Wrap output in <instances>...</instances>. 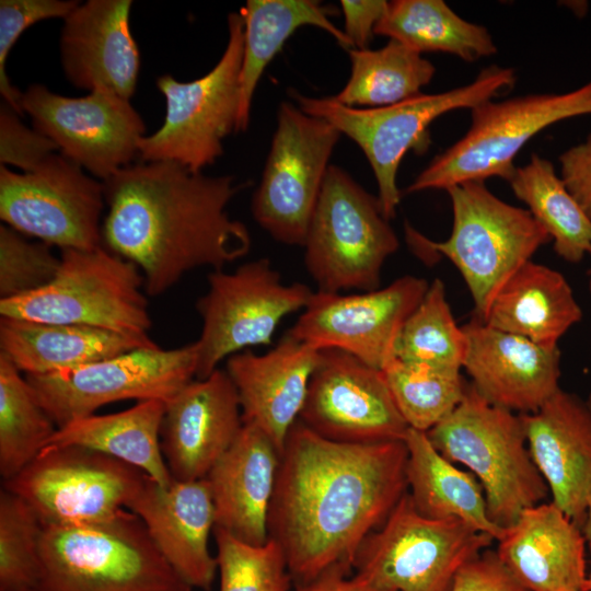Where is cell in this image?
Segmentation results:
<instances>
[{"instance_id":"cell-23","label":"cell","mask_w":591,"mask_h":591,"mask_svg":"<svg viewBox=\"0 0 591 591\" xmlns=\"http://www.w3.org/2000/svg\"><path fill=\"white\" fill-rule=\"evenodd\" d=\"M127 509L141 519L160 553L192 588L211 589L218 563L209 551L215 509L207 478L164 487L148 476Z\"/></svg>"},{"instance_id":"cell-1","label":"cell","mask_w":591,"mask_h":591,"mask_svg":"<svg viewBox=\"0 0 591 591\" xmlns=\"http://www.w3.org/2000/svg\"><path fill=\"white\" fill-rule=\"evenodd\" d=\"M406 465L404 441L336 442L294 422L280 455L268 534L297 584L352 568L364 538L407 493Z\"/></svg>"},{"instance_id":"cell-21","label":"cell","mask_w":591,"mask_h":591,"mask_svg":"<svg viewBox=\"0 0 591 591\" xmlns=\"http://www.w3.org/2000/svg\"><path fill=\"white\" fill-rule=\"evenodd\" d=\"M467 338L463 369L490 404L515 414L536 412L559 389L558 347L540 346L493 328L477 317L462 326Z\"/></svg>"},{"instance_id":"cell-5","label":"cell","mask_w":591,"mask_h":591,"mask_svg":"<svg viewBox=\"0 0 591 591\" xmlns=\"http://www.w3.org/2000/svg\"><path fill=\"white\" fill-rule=\"evenodd\" d=\"M449 194L453 223L450 236L434 242L406 225V237L417 255L445 256L461 273L480 321L505 282L551 236L523 208L495 196L482 181L453 185Z\"/></svg>"},{"instance_id":"cell-7","label":"cell","mask_w":591,"mask_h":591,"mask_svg":"<svg viewBox=\"0 0 591 591\" xmlns=\"http://www.w3.org/2000/svg\"><path fill=\"white\" fill-rule=\"evenodd\" d=\"M139 268L103 245L60 251L50 283L34 292L0 300V316L80 325L137 338H150L151 317Z\"/></svg>"},{"instance_id":"cell-52","label":"cell","mask_w":591,"mask_h":591,"mask_svg":"<svg viewBox=\"0 0 591 591\" xmlns=\"http://www.w3.org/2000/svg\"><path fill=\"white\" fill-rule=\"evenodd\" d=\"M24 591H38L37 589L24 590Z\"/></svg>"},{"instance_id":"cell-50","label":"cell","mask_w":591,"mask_h":591,"mask_svg":"<svg viewBox=\"0 0 591 591\" xmlns=\"http://www.w3.org/2000/svg\"><path fill=\"white\" fill-rule=\"evenodd\" d=\"M586 402H587L589 408L591 409V390L589 392V395H588V398L586 399Z\"/></svg>"},{"instance_id":"cell-49","label":"cell","mask_w":591,"mask_h":591,"mask_svg":"<svg viewBox=\"0 0 591 591\" xmlns=\"http://www.w3.org/2000/svg\"><path fill=\"white\" fill-rule=\"evenodd\" d=\"M582 591H591V568L589 572H587V577L582 587Z\"/></svg>"},{"instance_id":"cell-6","label":"cell","mask_w":591,"mask_h":591,"mask_svg":"<svg viewBox=\"0 0 591 591\" xmlns=\"http://www.w3.org/2000/svg\"><path fill=\"white\" fill-rule=\"evenodd\" d=\"M426 433L439 453L478 479L496 525L510 526L524 509L549 496L531 457L521 415L490 404L471 383L456 408Z\"/></svg>"},{"instance_id":"cell-15","label":"cell","mask_w":591,"mask_h":591,"mask_svg":"<svg viewBox=\"0 0 591 591\" xmlns=\"http://www.w3.org/2000/svg\"><path fill=\"white\" fill-rule=\"evenodd\" d=\"M148 475L136 466L78 445L44 449L3 488L19 495L44 525H82L120 513Z\"/></svg>"},{"instance_id":"cell-24","label":"cell","mask_w":591,"mask_h":591,"mask_svg":"<svg viewBox=\"0 0 591 591\" xmlns=\"http://www.w3.org/2000/svg\"><path fill=\"white\" fill-rule=\"evenodd\" d=\"M131 0H89L65 19L60 59L67 80L92 91L104 86L130 100L134 95L140 54L130 31Z\"/></svg>"},{"instance_id":"cell-48","label":"cell","mask_w":591,"mask_h":591,"mask_svg":"<svg viewBox=\"0 0 591 591\" xmlns=\"http://www.w3.org/2000/svg\"><path fill=\"white\" fill-rule=\"evenodd\" d=\"M586 546L591 554V496L589 498L588 507H587V513H586V520L583 522V525L581 528Z\"/></svg>"},{"instance_id":"cell-11","label":"cell","mask_w":591,"mask_h":591,"mask_svg":"<svg viewBox=\"0 0 591 591\" xmlns=\"http://www.w3.org/2000/svg\"><path fill=\"white\" fill-rule=\"evenodd\" d=\"M229 39L216 66L199 79L182 82L171 74L157 79L166 103L163 125L140 139L141 161H170L201 172L223 154V140L236 131L244 23L228 16Z\"/></svg>"},{"instance_id":"cell-40","label":"cell","mask_w":591,"mask_h":591,"mask_svg":"<svg viewBox=\"0 0 591 591\" xmlns=\"http://www.w3.org/2000/svg\"><path fill=\"white\" fill-rule=\"evenodd\" d=\"M220 591H289L292 577L280 545L269 538L264 545L243 543L213 528Z\"/></svg>"},{"instance_id":"cell-29","label":"cell","mask_w":591,"mask_h":591,"mask_svg":"<svg viewBox=\"0 0 591 591\" xmlns=\"http://www.w3.org/2000/svg\"><path fill=\"white\" fill-rule=\"evenodd\" d=\"M581 317L564 275L531 259L505 282L482 322L554 348Z\"/></svg>"},{"instance_id":"cell-37","label":"cell","mask_w":591,"mask_h":591,"mask_svg":"<svg viewBox=\"0 0 591 591\" xmlns=\"http://www.w3.org/2000/svg\"><path fill=\"white\" fill-rule=\"evenodd\" d=\"M382 372L409 428L427 432L461 403L467 383L461 370L394 358Z\"/></svg>"},{"instance_id":"cell-33","label":"cell","mask_w":591,"mask_h":591,"mask_svg":"<svg viewBox=\"0 0 591 591\" xmlns=\"http://www.w3.org/2000/svg\"><path fill=\"white\" fill-rule=\"evenodd\" d=\"M374 34L419 54L441 51L468 62L497 51L485 26L462 19L442 0L387 1Z\"/></svg>"},{"instance_id":"cell-26","label":"cell","mask_w":591,"mask_h":591,"mask_svg":"<svg viewBox=\"0 0 591 591\" xmlns=\"http://www.w3.org/2000/svg\"><path fill=\"white\" fill-rule=\"evenodd\" d=\"M280 453L255 424L243 422L232 445L207 475L215 528L250 545L269 540L268 512Z\"/></svg>"},{"instance_id":"cell-30","label":"cell","mask_w":591,"mask_h":591,"mask_svg":"<svg viewBox=\"0 0 591 591\" xmlns=\"http://www.w3.org/2000/svg\"><path fill=\"white\" fill-rule=\"evenodd\" d=\"M404 442L407 493L417 512L432 520H461L498 541L505 529L490 520L478 479L439 453L426 432L408 428Z\"/></svg>"},{"instance_id":"cell-35","label":"cell","mask_w":591,"mask_h":591,"mask_svg":"<svg viewBox=\"0 0 591 591\" xmlns=\"http://www.w3.org/2000/svg\"><path fill=\"white\" fill-rule=\"evenodd\" d=\"M348 53L349 80L333 97L351 107H383L417 96L436 72L421 54L393 39L379 49L350 48Z\"/></svg>"},{"instance_id":"cell-45","label":"cell","mask_w":591,"mask_h":591,"mask_svg":"<svg viewBox=\"0 0 591 591\" xmlns=\"http://www.w3.org/2000/svg\"><path fill=\"white\" fill-rule=\"evenodd\" d=\"M560 178L591 219V135L559 157Z\"/></svg>"},{"instance_id":"cell-39","label":"cell","mask_w":591,"mask_h":591,"mask_svg":"<svg viewBox=\"0 0 591 591\" xmlns=\"http://www.w3.org/2000/svg\"><path fill=\"white\" fill-rule=\"evenodd\" d=\"M44 524L31 505L0 490V591L37 589Z\"/></svg>"},{"instance_id":"cell-14","label":"cell","mask_w":591,"mask_h":591,"mask_svg":"<svg viewBox=\"0 0 591 591\" xmlns=\"http://www.w3.org/2000/svg\"><path fill=\"white\" fill-rule=\"evenodd\" d=\"M341 134L323 118L282 102L251 210L277 242L303 246Z\"/></svg>"},{"instance_id":"cell-13","label":"cell","mask_w":591,"mask_h":591,"mask_svg":"<svg viewBox=\"0 0 591 591\" xmlns=\"http://www.w3.org/2000/svg\"><path fill=\"white\" fill-rule=\"evenodd\" d=\"M196 343L139 348L81 367L24 374L36 399L58 428L125 399L169 401L196 376Z\"/></svg>"},{"instance_id":"cell-4","label":"cell","mask_w":591,"mask_h":591,"mask_svg":"<svg viewBox=\"0 0 591 591\" xmlns=\"http://www.w3.org/2000/svg\"><path fill=\"white\" fill-rule=\"evenodd\" d=\"M514 82L512 68L493 65L466 85L441 93H421L383 107L357 108L344 105L333 96L312 97L297 91H291L290 95L304 113L325 119L361 148L378 183L382 212L391 220L401 201L396 184L398 166L409 150L427 148L431 123L448 112L472 109L493 100Z\"/></svg>"},{"instance_id":"cell-28","label":"cell","mask_w":591,"mask_h":591,"mask_svg":"<svg viewBox=\"0 0 591 591\" xmlns=\"http://www.w3.org/2000/svg\"><path fill=\"white\" fill-rule=\"evenodd\" d=\"M155 346L151 338L95 327L0 317V354L24 374L72 369Z\"/></svg>"},{"instance_id":"cell-46","label":"cell","mask_w":591,"mask_h":591,"mask_svg":"<svg viewBox=\"0 0 591 591\" xmlns=\"http://www.w3.org/2000/svg\"><path fill=\"white\" fill-rule=\"evenodd\" d=\"M340 7L345 19L343 30L352 48L366 49L374 34L376 24L383 16L385 0H341Z\"/></svg>"},{"instance_id":"cell-44","label":"cell","mask_w":591,"mask_h":591,"mask_svg":"<svg viewBox=\"0 0 591 591\" xmlns=\"http://www.w3.org/2000/svg\"><path fill=\"white\" fill-rule=\"evenodd\" d=\"M450 591H528L501 561L486 548L456 572Z\"/></svg>"},{"instance_id":"cell-3","label":"cell","mask_w":591,"mask_h":591,"mask_svg":"<svg viewBox=\"0 0 591 591\" xmlns=\"http://www.w3.org/2000/svg\"><path fill=\"white\" fill-rule=\"evenodd\" d=\"M38 591H192L141 519L124 509L82 525H44Z\"/></svg>"},{"instance_id":"cell-12","label":"cell","mask_w":591,"mask_h":591,"mask_svg":"<svg viewBox=\"0 0 591 591\" xmlns=\"http://www.w3.org/2000/svg\"><path fill=\"white\" fill-rule=\"evenodd\" d=\"M208 289L196 301L202 326L197 346V379L209 376L218 364L237 352L270 345L283 317L303 311L313 290L283 283L268 258H257L234 271L213 270Z\"/></svg>"},{"instance_id":"cell-38","label":"cell","mask_w":591,"mask_h":591,"mask_svg":"<svg viewBox=\"0 0 591 591\" xmlns=\"http://www.w3.org/2000/svg\"><path fill=\"white\" fill-rule=\"evenodd\" d=\"M466 351L465 332L457 326L452 315L444 283L436 278L402 328L396 358L406 362L461 370Z\"/></svg>"},{"instance_id":"cell-51","label":"cell","mask_w":591,"mask_h":591,"mask_svg":"<svg viewBox=\"0 0 591 591\" xmlns=\"http://www.w3.org/2000/svg\"><path fill=\"white\" fill-rule=\"evenodd\" d=\"M589 290H590V292H591V279H590V281H589Z\"/></svg>"},{"instance_id":"cell-31","label":"cell","mask_w":591,"mask_h":591,"mask_svg":"<svg viewBox=\"0 0 591 591\" xmlns=\"http://www.w3.org/2000/svg\"><path fill=\"white\" fill-rule=\"evenodd\" d=\"M164 412L165 401L146 399L119 413L78 418L58 428L44 449L95 450L138 467L166 487L173 479L161 449Z\"/></svg>"},{"instance_id":"cell-19","label":"cell","mask_w":591,"mask_h":591,"mask_svg":"<svg viewBox=\"0 0 591 591\" xmlns=\"http://www.w3.org/2000/svg\"><path fill=\"white\" fill-rule=\"evenodd\" d=\"M299 420L344 443L404 441L408 425L382 370L339 349H321Z\"/></svg>"},{"instance_id":"cell-27","label":"cell","mask_w":591,"mask_h":591,"mask_svg":"<svg viewBox=\"0 0 591 591\" xmlns=\"http://www.w3.org/2000/svg\"><path fill=\"white\" fill-rule=\"evenodd\" d=\"M497 542L499 558L528 591H582L584 537L554 502L524 509Z\"/></svg>"},{"instance_id":"cell-32","label":"cell","mask_w":591,"mask_h":591,"mask_svg":"<svg viewBox=\"0 0 591 591\" xmlns=\"http://www.w3.org/2000/svg\"><path fill=\"white\" fill-rule=\"evenodd\" d=\"M333 13L331 8L314 0H248L241 8L244 42L235 132L244 131L248 126L253 95L265 68L299 27H320L347 50L352 48L344 31L332 23L329 16Z\"/></svg>"},{"instance_id":"cell-34","label":"cell","mask_w":591,"mask_h":591,"mask_svg":"<svg viewBox=\"0 0 591 591\" xmlns=\"http://www.w3.org/2000/svg\"><path fill=\"white\" fill-rule=\"evenodd\" d=\"M513 194L545 228L558 256L579 263L591 255V219L567 189L554 164L533 153L508 181Z\"/></svg>"},{"instance_id":"cell-16","label":"cell","mask_w":591,"mask_h":591,"mask_svg":"<svg viewBox=\"0 0 591 591\" xmlns=\"http://www.w3.org/2000/svg\"><path fill=\"white\" fill-rule=\"evenodd\" d=\"M104 183L61 153L30 172L0 165V218L21 234L61 250L102 245Z\"/></svg>"},{"instance_id":"cell-42","label":"cell","mask_w":591,"mask_h":591,"mask_svg":"<svg viewBox=\"0 0 591 591\" xmlns=\"http://www.w3.org/2000/svg\"><path fill=\"white\" fill-rule=\"evenodd\" d=\"M80 2L73 0H1L0 1V93L21 116L22 92L9 80L5 65L20 36L35 23L65 19Z\"/></svg>"},{"instance_id":"cell-2","label":"cell","mask_w":591,"mask_h":591,"mask_svg":"<svg viewBox=\"0 0 591 591\" xmlns=\"http://www.w3.org/2000/svg\"><path fill=\"white\" fill-rule=\"evenodd\" d=\"M103 183L102 245L139 268L149 297L196 268L222 270L250 252L246 225L227 211L248 182L138 160Z\"/></svg>"},{"instance_id":"cell-43","label":"cell","mask_w":591,"mask_h":591,"mask_svg":"<svg viewBox=\"0 0 591 591\" xmlns=\"http://www.w3.org/2000/svg\"><path fill=\"white\" fill-rule=\"evenodd\" d=\"M58 147L46 136L30 128L7 102L0 105V165L30 172L56 153Z\"/></svg>"},{"instance_id":"cell-18","label":"cell","mask_w":591,"mask_h":591,"mask_svg":"<svg viewBox=\"0 0 591 591\" xmlns=\"http://www.w3.org/2000/svg\"><path fill=\"white\" fill-rule=\"evenodd\" d=\"M428 287L426 279L406 275L359 293L314 291L286 334L318 349L343 350L382 370L396 358L402 328Z\"/></svg>"},{"instance_id":"cell-41","label":"cell","mask_w":591,"mask_h":591,"mask_svg":"<svg viewBox=\"0 0 591 591\" xmlns=\"http://www.w3.org/2000/svg\"><path fill=\"white\" fill-rule=\"evenodd\" d=\"M14 229L0 225V300L18 298L46 287L60 266L53 246L31 241Z\"/></svg>"},{"instance_id":"cell-47","label":"cell","mask_w":591,"mask_h":591,"mask_svg":"<svg viewBox=\"0 0 591 591\" xmlns=\"http://www.w3.org/2000/svg\"><path fill=\"white\" fill-rule=\"evenodd\" d=\"M344 567L332 568L318 577L297 584L294 591H387L378 589Z\"/></svg>"},{"instance_id":"cell-25","label":"cell","mask_w":591,"mask_h":591,"mask_svg":"<svg viewBox=\"0 0 591 591\" xmlns=\"http://www.w3.org/2000/svg\"><path fill=\"white\" fill-rule=\"evenodd\" d=\"M320 351L285 334L265 354L247 349L227 359L225 371L236 389L243 422L259 427L280 455L299 419Z\"/></svg>"},{"instance_id":"cell-10","label":"cell","mask_w":591,"mask_h":591,"mask_svg":"<svg viewBox=\"0 0 591 591\" xmlns=\"http://www.w3.org/2000/svg\"><path fill=\"white\" fill-rule=\"evenodd\" d=\"M495 540L457 520H432L406 493L352 561L355 575L387 591H450L457 570Z\"/></svg>"},{"instance_id":"cell-20","label":"cell","mask_w":591,"mask_h":591,"mask_svg":"<svg viewBox=\"0 0 591 591\" xmlns=\"http://www.w3.org/2000/svg\"><path fill=\"white\" fill-rule=\"evenodd\" d=\"M243 427L236 389L225 370L185 385L165 402L161 449L173 480L204 479Z\"/></svg>"},{"instance_id":"cell-9","label":"cell","mask_w":591,"mask_h":591,"mask_svg":"<svg viewBox=\"0 0 591 591\" xmlns=\"http://www.w3.org/2000/svg\"><path fill=\"white\" fill-rule=\"evenodd\" d=\"M587 114H591V81L566 93L486 101L471 109L465 135L436 155L405 192L447 190L494 176L508 182L515 155L531 138L557 121Z\"/></svg>"},{"instance_id":"cell-17","label":"cell","mask_w":591,"mask_h":591,"mask_svg":"<svg viewBox=\"0 0 591 591\" xmlns=\"http://www.w3.org/2000/svg\"><path fill=\"white\" fill-rule=\"evenodd\" d=\"M21 109L59 153L102 182L134 163L146 136L130 101L104 86L69 97L34 83L22 92Z\"/></svg>"},{"instance_id":"cell-8","label":"cell","mask_w":591,"mask_h":591,"mask_svg":"<svg viewBox=\"0 0 591 591\" xmlns=\"http://www.w3.org/2000/svg\"><path fill=\"white\" fill-rule=\"evenodd\" d=\"M379 198L345 170L328 167L309 227L304 265L317 291H371L399 245Z\"/></svg>"},{"instance_id":"cell-36","label":"cell","mask_w":591,"mask_h":591,"mask_svg":"<svg viewBox=\"0 0 591 591\" xmlns=\"http://www.w3.org/2000/svg\"><path fill=\"white\" fill-rule=\"evenodd\" d=\"M21 373L0 354V474L3 482L32 463L58 429Z\"/></svg>"},{"instance_id":"cell-22","label":"cell","mask_w":591,"mask_h":591,"mask_svg":"<svg viewBox=\"0 0 591 591\" xmlns=\"http://www.w3.org/2000/svg\"><path fill=\"white\" fill-rule=\"evenodd\" d=\"M520 415L552 502L581 529L591 496V409L559 389L536 412Z\"/></svg>"}]
</instances>
